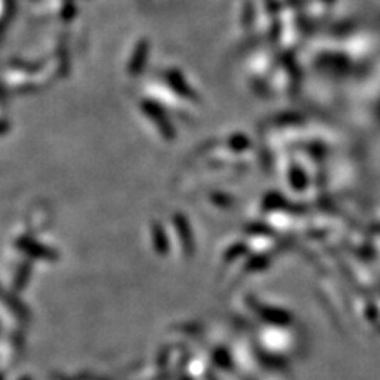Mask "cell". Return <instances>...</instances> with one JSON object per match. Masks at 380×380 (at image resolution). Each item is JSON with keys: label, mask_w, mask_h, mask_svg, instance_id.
<instances>
[{"label": "cell", "mask_w": 380, "mask_h": 380, "mask_svg": "<svg viewBox=\"0 0 380 380\" xmlns=\"http://www.w3.org/2000/svg\"><path fill=\"white\" fill-rule=\"evenodd\" d=\"M146 56H148V43L146 41H140V43H138L135 48L132 60H130L134 70H138V68H141L144 65V62H146Z\"/></svg>", "instance_id": "obj_1"}]
</instances>
